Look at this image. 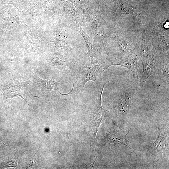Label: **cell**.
<instances>
[{
  "label": "cell",
  "instance_id": "obj_1",
  "mask_svg": "<svg viewBox=\"0 0 169 169\" xmlns=\"http://www.w3.org/2000/svg\"><path fill=\"white\" fill-rule=\"evenodd\" d=\"M141 57L133 54L117 57L111 60L103 69L104 70L113 65H120L126 68L131 71L135 81L138 84V70L141 62Z\"/></svg>",
  "mask_w": 169,
  "mask_h": 169
},
{
  "label": "cell",
  "instance_id": "obj_2",
  "mask_svg": "<svg viewBox=\"0 0 169 169\" xmlns=\"http://www.w3.org/2000/svg\"><path fill=\"white\" fill-rule=\"evenodd\" d=\"M142 58L143 68L140 84L143 87L149 77L155 74L156 62L154 61L152 53L145 47L143 48Z\"/></svg>",
  "mask_w": 169,
  "mask_h": 169
},
{
  "label": "cell",
  "instance_id": "obj_3",
  "mask_svg": "<svg viewBox=\"0 0 169 169\" xmlns=\"http://www.w3.org/2000/svg\"><path fill=\"white\" fill-rule=\"evenodd\" d=\"M107 82L102 85L98 91V97L93 113V125L94 133L97 134L99 125L103 118L109 114V112L104 109L101 105V98L103 89Z\"/></svg>",
  "mask_w": 169,
  "mask_h": 169
},
{
  "label": "cell",
  "instance_id": "obj_4",
  "mask_svg": "<svg viewBox=\"0 0 169 169\" xmlns=\"http://www.w3.org/2000/svg\"><path fill=\"white\" fill-rule=\"evenodd\" d=\"M26 83H21L13 80L12 82L8 85L6 86L0 85V90L3 94L7 99L19 96L29 105L22 96L23 89L26 86Z\"/></svg>",
  "mask_w": 169,
  "mask_h": 169
},
{
  "label": "cell",
  "instance_id": "obj_5",
  "mask_svg": "<svg viewBox=\"0 0 169 169\" xmlns=\"http://www.w3.org/2000/svg\"><path fill=\"white\" fill-rule=\"evenodd\" d=\"M115 11L117 15L127 14L141 17L142 13L137 8L126 0H116Z\"/></svg>",
  "mask_w": 169,
  "mask_h": 169
},
{
  "label": "cell",
  "instance_id": "obj_6",
  "mask_svg": "<svg viewBox=\"0 0 169 169\" xmlns=\"http://www.w3.org/2000/svg\"><path fill=\"white\" fill-rule=\"evenodd\" d=\"M125 131L118 128L117 126L112 131L109 133L107 138L108 144H112V146L117 145L120 144L128 146L131 150V144L128 141ZM134 153V152L133 151Z\"/></svg>",
  "mask_w": 169,
  "mask_h": 169
},
{
  "label": "cell",
  "instance_id": "obj_7",
  "mask_svg": "<svg viewBox=\"0 0 169 169\" xmlns=\"http://www.w3.org/2000/svg\"><path fill=\"white\" fill-rule=\"evenodd\" d=\"M133 98V92L129 88L125 89L121 94L118 105V109L121 114L127 113Z\"/></svg>",
  "mask_w": 169,
  "mask_h": 169
},
{
  "label": "cell",
  "instance_id": "obj_8",
  "mask_svg": "<svg viewBox=\"0 0 169 169\" xmlns=\"http://www.w3.org/2000/svg\"><path fill=\"white\" fill-rule=\"evenodd\" d=\"M101 64H99L91 67L84 65L82 66L81 71L83 77V88L88 81L90 80L95 81L96 80Z\"/></svg>",
  "mask_w": 169,
  "mask_h": 169
},
{
  "label": "cell",
  "instance_id": "obj_9",
  "mask_svg": "<svg viewBox=\"0 0 169 169\" xmlns=\"http://www.w3.org/2000/svg\"><path fill=\"white\" fill-rule=\"evenodd\" d=\"M42 81L44 86L47 88L57 90L58 89L59 84L60 80L56 81L48 79Z\"/></svg>",
  "mask_w": 169,
  "mask_h": 169
},
{
  "label": "cell",
  "instance_id": "obj_10",
  "mask_svg": "<svg viewBox=\"0 0 169 169\" xmlns=\"http://www.w3.org/2000/svg\"><path fill=\"white\" fill-rule=\"evenodd\" d=\"M163 137L159 135L157 140L155 141H152L153 143H151L152 146L156 150H162L163 146Z\"/></svg>",
  "mask_w": 169,
  "mask_h": 169
},
{
  "label": "cell",
  "instance_id": "obj_11",
  "mask_svg": "<svg viewBox=\"0 0 169 169\" xmlns=\"http://www.w3.org/2000/svg\"><path fill=\"white\" fill-rule=\"evenodd\" d=\"M97 157L96 158V159H95V161H94V162H93V164H91V165H90V166H88V165H86L85 164H84V165H83V166L84 167V168H87V169H92V168H93V167L94 166V164L95 162L96 161V159L97 158Z\"/></svg>",
  "mask_w": 169,
  "mask_h": 169
}]
</instances>
